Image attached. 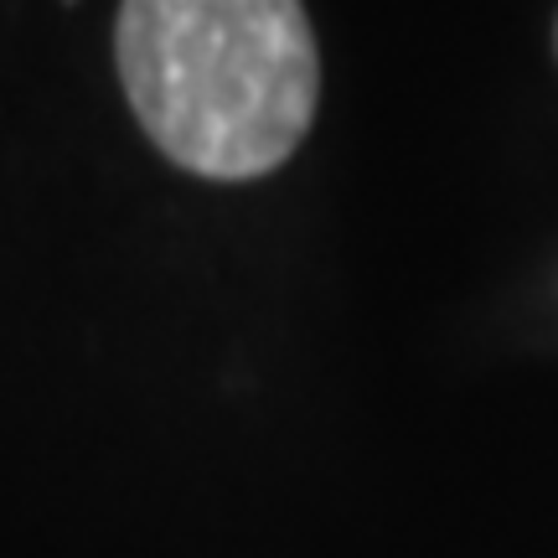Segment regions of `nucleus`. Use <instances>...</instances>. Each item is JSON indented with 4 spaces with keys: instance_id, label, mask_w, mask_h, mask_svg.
Returning a JSON list of instances; mask_svg holds the SVG:
<instances>
[{
    "instance_id": "obj_1",
    "label": "nucleus",
    "mask_w": 558,
    "mask_h": 558,
    "mask_svg": "<svg viewBox=\"0 0 558 558\" xmlns=\"http://www.w3.org/2000/svg\"><path fill=\"white\" fill-rule=\"evenodd\" d=\"M114 58L145 135L213 181L284 166L320 99L300 0H124Z\"/></svg>"
}]
</instances>
